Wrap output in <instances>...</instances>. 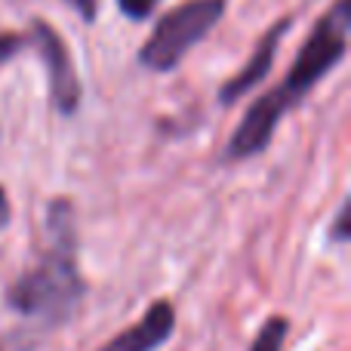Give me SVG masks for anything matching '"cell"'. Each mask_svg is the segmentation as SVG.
<instances>
[{
	"label": "cell",
	"instance_id": "9c48e42d",
	"mask_svg": "<svg viewBox=\"0 0 351 351\" xmlns=\"http://www.w3.org/2000/svg\"><path fill=\"white\" fill-rule=\"evenodd\" d=\"M158 3L160 0H117V10L127 19H133V22H145V19L154 16Z\"/></svg>",
	"mask_w": 351,
	"mask_h": 351
},
{
	"label": "cell",
	"instance_id": "8992f818",
	"mask_svg": "<svg viewBox=\"0 0 351 351\" xmlns=\"http://www.w3.org/2000/svg\"><path fill=\"white\" fill-rule=\"evenodd\" d=\"M173 333H176V308L167 299H158V302L148 305V311L133 327L121 330L99 351H158Z\"/></svg>",
	"mask_w": 351,
	"mask_h": 351
},
{
	"label": "cell",
	"instance_id": "ba28073f",
	"mask_svg": "<svg viewBox=\"0 0 351 351\" xmlns=\"http://www.w3.org/2000/svg\"><path fill=\"white\" fill-rule=\"evenodd\" d=\"M37 336L31 333V327H19L0 336V351H34Z\"/></svg>",
	"mask_w": 351,
	"mask_h": 351
},
{
	"label": "cell",
	"instance_id": "3957f363",
	"mask_svg": "<svg viewBox=\"0 0 351 351\" xmlns=\"http://www.w3.org/2000/svg\"><path fill=\"white\" fill-rule=\"evenodd\" d=\"M228 0H185L154 22V31L139 49V65L154 74H170L188 49L197 47L225 16Z\"/></svg>",
	"mask_w": 351,
	"mask_h": 351
},
{
	"label": "cell",
	"instance_id": "5b68a950",
	"mask_svg": "<svg viewBox=\"0 0 351 351\" xmlns=\"http://www.w3.org/2000/svg\"><path fill=\"white\" fill-rule=\"evenodd\" d=\"M290 25H293V16H284V19H278V22H274L271 28L259 37L256 49L250 53V59H247V65H243L234 77H228L222 86H219V102H222V105L237 102V99L247 96V93L253 90V86L259 84L268 71H271L274 56H278V47H280V40L287 37Z\"/></svg>",
	"mask_w": 351,
	"mask_h": 351
},
{
	"label": "cell",
	"instance_id": "30bf717a",
	"mask_svg": "<svg viewBox=\"0 0 351 351\" xmlns=\"http://www.w3.org/2000/svg\"><path fill=\"white\" fill-rule=\"evenodd\" d=\"M25 47V37L16 34V31H0V65L12 62Z\"/></svg>",
	"mask_w": 351,
	"mask_h": 351
},
{
	"label": "cell",
	"instance_id": "277c9868",
	"mask_svg": "<svg viewBox=\"0 0 351 351\" xmlns=\"http://www.w3.org/2000/svg\"><path fill=\"white\" fill-rule=\"evenodd\" d=\"M28 40L37 49L43 68H47V86H49V102L59 111L62 117H74L80 108V96H84V86H80L77 68H74L71 49L62 40V34L43 19H31L28 25Z\"/></svg>",
	"mask_w": 351,
	"mask_h": 351
},
{
	"label": "cell",
	"instance_id": "52a82bcc",
	"mask_svg": "<svg viewBox=\"0 0 351 351\" xmlns=\"http://www.w3.org/2000/svg\"><path fill=\"white\" fill-rule=\"evenodd\" d=\"M287 333H290V321L284 315H274L262 324V330L256 333L250 351H280L287 342Z\"/></svg>",
	"mask_w": 351,
	"mask_h": 351
},
{
	"label": "cell",
	"instance_id": "8fae6325",
	"mask_svg": "<svg viewBox=\"0 0 351 351\" xmlns=\"http://www.w3.org/2000/svg\"><path fill=\"white\" fill-rule=\"evenodd\" d=\"M336 243H346L348 241V200L339 204V213H336V222H333V231H330Z\"/></svg>",
	"mask_w": 351,
	"mask_h": 351
},
{
	"label": "cell",
	"instance_id": "6da1fadb",
	"mask_svg": "<svg viewBox=\"0 0 351 351\" xmlns=\"http://www.w3.org/2000/svg\"><path fill=\"white\" fill-rule=\"evenodd\" d=\"M351 31V0H336L327 12L315 22L311 34L305 37L299 56L293 59L284 84L262 93L247 111H243L237 130L225 145V160L256 158L274 139L278 123L346 59Z\"/></svg>",
	"mask_w": 351,
	"mask_h": 351
},
{
	"label": "cell",
	"instance_id": "4fadbf2b",
	"mask_svg": "<svg viewBox=\"0 0 351 351\" xmlns=\"http://www.w3.org/2000/svg\"><path fill=\"white\" fill-rule=\"evenodd\" d=\"M10 222V197H6V191H3V185H0V228Z\"/></svg>",
	"mask_w": 351,
	"mask_h": 351
},
{
	"label": "cell",
	"instance_id": "7a4b0ae2",
	"mask_svg": "<svg viewBox=\"0 0 351 351\" xmlns=\"http://www.w3.org/2000/svg\"><path fill=\"white\" fill-rule=\"evenodd\" d=\"M86 284L77 268V213L68 197H53L37 256L10 287L6 305L37 327H62L74 317Z\"/></svg>",
	"mask_w": 351,
	"mask_h": 351
},
{
	"label": "cell",
	"instance_id": "7c38bea8",
	"mask_svg": "<svg viewBox=\"0 0 351 351\" xmlns=\"http://www.w3.org/2000/svg\"><path fill=\"white\" fill-rule=\"evenodd\" d=\"M68 6H71L74 12H77L84 22H96L99 16V0H65Z\"/></svg>",
	"mask_w": 351,
	"mask_h": 351
}]
</instances>
